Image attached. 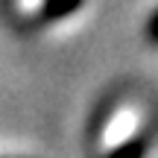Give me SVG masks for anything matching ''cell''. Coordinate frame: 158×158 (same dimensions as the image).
Masks as SVG:
<instances>
[{"label":"cell","instance_id":"obj_1","mask_svg":"<svg viewBox=\"0 0 158 158\" xmlns=\"http://www.w3.org/2000/svg\"><path fill=\"white\" fill-rule=\"evenodd\" d=\"M82 6V0H44L38 9V21H59L68 18L70 12H76Z\"/></svg>","mask_w":158,"mask_h":158},{"label":"cell","instance_id":"obj_3","mask_svg":"<svg viewBox=\"0 0 158 158\" xmlns=\"http://www.w3.org/2000/svg\"><path fill=\"white\" fill-rule=\"evenodd\" d=\"M147 35H149V41H152V44H158V12L149 18V23H147Z\"/></svg>","mask_w":158,"mask_h":158},{"label":"cell","instance_id":"obj_2","mask_svg":"<svg viewBox=\"0 0 158 158\" xmlns=\"http://www.w3.org/2000/svg\"><path fill=\"white\" fill-rule=\"evenodd\" d=\"M147 149H149V135H135V138H129V141L117 143L106 158H143Z\"/></svg>","mask_w":158,"mask_h":158}]
</instances>
